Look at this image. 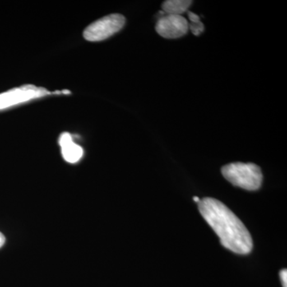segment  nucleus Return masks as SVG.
Wrapping results in <instances>:
<instances>
[{
  "label": "nucleus",
  "instance_id": "nucleus-1",
  "mask_svg": "<svg viewBox=\"0 0 287 287\" xmlns=\"http://www.w3.org/2000/svg\"><path fill=\"white\" fill-rule=\"evenodd\" d=\"M198 205L200 214L219 236L223 247L239 255L252 251L250 232L228 207L213 198H204Z\"/></svg>",
  "mask_w": 287,
  "mask_h": 287
},
{
  "label": "nucleus",
  "instance_id": "nucleus-6",
  "mask_svg": "<svg viewBox=\"0 0 287 287\" xmlns=\"http://www.w3.org/2000/svg\"><path fill=\"white\" fill-rule=\"evenodd\" d=\"M59 145L62 149V157L68 163L75 164L82 157V148L77 145L69 132H63L60 136Z\"/></svg>",
  "mask_w": 287,
  "mask_h": 287
},
{
  "label": "nucleus",
  "instance_id": "nucleus-3",
  "mask_svg": "<svg viewBox=\"0 0 287 287\" xmlns=\"http://www.w3.org/2000/svg\"><path fill=\"white\" fill-rule=\"evenodd\" d=\"M126 24L123 15L113 14L102 18L86 27L83 36L90 42H99L120 31Z\"/></svg>",
  "mask_w": 287,
  "mask_h": 287
},
{
  "label": "nucleus",
  "instance_id": "nucleus-4",
  "mask_svg": "<svg viewBox=\"0 0 287 287\" xmlns=\"http://www.w3.org/2000/svg\"><path fill=\"white\" fill-rule=\"evenodd\" d=\"M52 94L43 87L25 85L0 94V110Z\"/></svg>",
  "mask_w": 287,
  "mask_h": 287
},
{
  "label": "nucleus",
  "instance_id": "nucleus-7",
  "mask_svg": "<svg viewBox=\"0 0 287 287\" xmlns=\"http://www.w3.org/2000/svg\"><path fill=\"white\" fill-rule=\"evenodd\" d=\"M192 2L188 0H168L162 4L166 15H181L189 8Z\"/></svg>",
  "mask_w": 287,
  "mask_h": 287
},
{
  "label": "nucleus",
  "instance_id": "nucleus-11",
  "mask_svg": "<svg viewBox=\"0 0 287 287\" xmlns=\"http://www.w3.org/2000/svg\"><path fill=\"white\" fill-rule=\"evenodd\" d=\"M5 243V237L0 232V248L3 246V244Z\"/></svg>",
  "mask_w": 287,
  "mask_h": 287
},
{
  "label": "nucleus",
  "instance_id": "nucleus-12",
  "mask_svg": "<svg viewBox=\"0 0 287 287\" xmlns=\"http://www.w3.org/2000/svg\"><path fill=\"white\" fill-rule=\"evenodd\" d=\"M193 200L195 201V202L199 203L200 201V198L198 197V196H194Z\"/></svg>",
  "mask_w": 287,
  "mask_h": 287
},
{
  "label": "nucleus",
  "instance_id": "nucleus-2",
  "mask_svg": "<svg viewBox=\"0 0 287 287\" xmlns=\"http://www.w3.org/2000/svg\"><path fill=\"white\" fill-rule=\"evenodd\" d=\"M222 174L227 181L248 191H255L261 187L262 173L259 166L252 163H232L222 168Z\"/></svg>",
  "mask_w": 287,
  "mask_h": 287
},
{
  "label": "nucleus",
  "instance_id": "nucleus-13",
  "mask_svg": "<svg viewBox=\"0 0 287 287\" xmlns=\"http://www.w3.org/2000/svg\"><path fill=\"white\" fill-rule=\"evenodd\" d=\"M62 94H70V91H69V90H63V91H62Z\"/></svg>",
  "mask_w": 287,
  "mask_h": 287
},
{
  "label": "nucleus",
  "instance_id": "nucleus-5",
  "mask_svg": "<svg viewBox=\"0 0 287 287\" xmlns=\"http://www.w3.org/2000/svg\"><path fill=\"white\" fill-rule=\"evenodd\" d=\"M156 30L163 38H180L187 34L188 22L182 15H164L157 23Z\"/></svg>",
  "mask_w": 287,
  "mask_h": 287
},
{
  "label": "nucleus",
  "instance_id": "nucleus-9",
  "mask_svg": "<svg viewBox=\"0 0 287 287\" xmlns=\"http://www.w3.org/2000/svg\"><path fill=\"white\" fill-rule=\"evenodd\" d=\"M280 278L283 287H287V270L286 269L281 270Z\"/></svg>",
  "mask_w": 287,
  "mask_h": 287
},
{
  "label": "nucleus",
  "instance_id": "nucleus-8",
  "mask_svg": "<svg viewBox=\"0 0 287 287\" xmlns=\"http://www.w3.org/2000/svg\"><path fill=\"white\" fill-rule=\"evenodd\" d=\"M188 28H190L192 34H195L196 36L202 34L204 30V26L201 23V21L190 23V24H188Z\"/></svg>",
  "mask_w": 287,
  "mask_h": 287
},
{
  "label": "nucleus",
  "instance_id": "nucleus-10",
  "mask_svg": "<svg viewBox=\"0 0 287 287\" xmlns=\"http://www.w3.org/2000/svg\"><path fill=\"white\" fill-rule=\"evenodd\" d=\"M187 15H188V18H189V20L191 23L200 21V17H199L197 15H196L195 13L188 11V12H187Z\"/></svg>",
  "mask_w": 287,
  "mask_h": 287
}]
</instances>
